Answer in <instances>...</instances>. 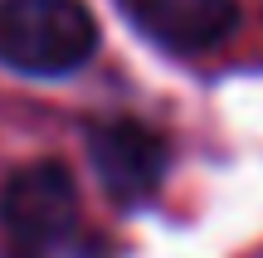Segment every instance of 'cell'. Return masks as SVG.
I'll list each match as a JSON object with an SVG mask.
<instances>
[{"label":"cell","mask_w":263,"mask_h":258,"mask_svg":"<svg viewBox=\"0 0 263 258\" xmlns=\"http://www.w3.org/2000/svg\"><path fill=\"white\" fill-rule=\"evenodd\" d=\"M0 258H112L83 220L78 185L59 161L20 166L0 190Z\"/></svg>","instance_id":"obj_1"},{"label":"cell","mask_w":263,"mask_h":258,"mask_svg":"<svg viewBox=\"0 0 263 258\" xmlns=\"http://www.w3.org/2000/svg\"><path fill=\"white\" fill-rule=\"evenodd\" d=\"M98 49L83 0H0V64L29 78H64Z\"/></svg>","instance_id":"obj_2"},{"label":"cell","mask_w":263,"mask_h":258,"mask_svg":"<svg viewBox=\"0 0 263 258\" xmlns=\"http://www.w3.org/2000/svg\"><path fill=\"white\" fill-rule=\"evenodd\" d=\"M88 156H93L103 190L127 210L156 200V190L166 185V171H171V142L156 127L132 122V117L98 122L88 132Z\"/></svg>","instance_id":"obj_3"},{"label":"cell","mask_w":263,"mask_h":258,"mask_svg":"<svg viewBox=\"0 0 263 258\" xmlns=\"http://www.w3.org/2000/svg\"><path fill=\"white\" fill-rule=\"evenodd\" d=\"M117 10L171 54L219 49L239 29V0H117Z\"/></svg>","instance_id":"obj_4"}]
</instances>
